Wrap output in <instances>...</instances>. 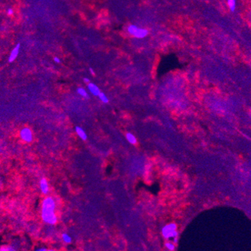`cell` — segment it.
Here are the masks:
<instances>
[{"label":"cell","mask_w":251,"mask_h":251,"mask_svg":"<svg viewBox=\"0 0 251 251\" xmlns=\"http://www.w3.org/2000/svg\"><path fill=\"white\" fill-rule=\"evenodd\" d=\"M55 199L53 197L45 198L42 202L41 207V218L45 223L50 225H55L57 223V216L56 214Z\"/></svg>","instance_id":"cell-1"},{"label":"cell","mask_w":251,"mask_h":251,"mask_svg":"<svg viewBox=\"0 0 251 251\" xmlns=\"http://www.w3.org/2000/svg\"><path fill=\"white\" fill-rule=\"evenodd\" d=\"M162 235L163 237L166 239H172L174 240V242H177V237H178V232H177V226L176 223H172L167 224V225L164 226L162 228Z\"/></svg>","instance_id":"cell-2"},{"label":"cell","mask_w":251,"mask_h":251,"mask_svg":"<svg viewBox=\"0 0 251 251\" xmlns=\"http://www.w3.org/2000/svg\"><path fill=\"white\" fill-rule=\"evenodd\" d=\"M127 31L130 36H134V38H137V39H143V38L146 37L148 34V31L146 29L140 28L134 24L130 25L127 27Z\"/></svg>","instance_id":"cell-3"},{"label":"cell","mask_w":251,"mask_h":251,"mask_svg":"<svg viewBox=\"0 0 251 251\" xmlns=\"http://www.w3.org/2000/svg\"><path fill=\"white\" fill-rule=\"evenodd\" d=\"M20 136L21 139L27 143L32 142V139H33V134H32V130L28 127H25V128L20 130Z\"/></svg>","instance_id":"cell-4"},{"label":"cell","mask_w":251,"mask_h":251,"mask_svg":"<svg viewBox=\"0 0 251 251\" xmlns=\"http://www.w3.org/2000/svg\"><path fill=\"white\" fill-rule=\"evenodd\" d=\"M20 43H18V44L14 47V49L12 50L11 54H10L9 58H8V62H9V63H12V62H14L16 60V58L17 57L18 54H19L20 53Z\"/></svg>","instance_id":"cell-5"},{"label":"cell","mask_w":251,"mask_h":251,"mask_svg":"<svg viewBox=\"0 0 251 251\" xmlns=\"http://www.w3.org/2000/svg\"><path fill=\"white\" fill-rule=\"evenodd\" d=\"M88 89L89 92L95 96H98L100 94L101 90L98 86L93 83H88Z\"/></svg>","instance_id":"cell-6"},{"label":"cell","mask_w":251,"mask_h":251,"mask_svg":"<svg viewBox=\"0 0 251 251\" xmlns=\"http://www.w3.org/2000/svg\"><path fill=\"white\" fill-rule=\"evenodd\" d=\"M40 190L43 194H47L49 193L48 181L46 178H42L40 181Z\"/></svg>","instance_id":"cell-7"},{"label":"cell","mask_w":251,"mask_h":251,"mask_svg":"<svg viewBox=\"0 0 251 251\" xmlns=\"http://www.w3.org/2000/svg\"><path fill=\"white\" fill-rule=\"evenodd\" d=\"M75 132H76V133H77V135L78 136H79L80 138L82 140L85 141V140L87 139L86 132H85V131L83 130V129L82 128V127H75Z\"/></svg>","instance_id":"cell-8"},{"label":"cell","mask_w":251,"mask_h":251,"mask_svg":"<svg viewBox=\"0 0 251 251\" xmlns=\"http://www.w3.org/2000/svg\"><path fill=\"white\" fill-rule=\"evenodd\" d=\"M125 136H126V139L127 140V141H128L130 144H136L137 143V138H136L135 135H133L132 133L127 132V134H126Z\"/></svg>","instance_id":"cell-9"},{"label":"cell","mask_w":251,"mask_h":251,"mask_svg":"<svg viewBox=\"0 0 251 251\" xmlns=\"http://www.w3.org/2000/svg\"><path fill=\"white\" fill-rule=\"evenodd\" d=\"M227 5L230 12H234L236 8V0H227Z\"/></svg>","instance_id":"cell-10"},{"label":"cell","mask_w":251,"mask_h":251,"mask_svg":"<svg viewBox=\"0 0 251 251\" xmlns=\"http://www.w3.org/2000/svg\"><path fill=\"white\" fill-rule=\"evenodd\" d=\"M77 93L79 94L80 96H82V97L88 98V92H87V91L85 90L84 88H82V87L77 88Z\"/></svg>","instance_id":"cell-11"},{"label":"cell","mask_w":251,"mask_h":251,"mask_svg":"<svg viewBox=\"0 0 251 251\" xmlns=\"http://www.w3.org/2000/svg\"><path fill=\"white\" fill-rule=\"evenodd\" d=\"M98 97H99V99H100V100L102 102H103V103L106 104L109 102V98L107 97V96H106V94L103 93V92H101L100 94H99V96H98Z\"/></svg>","instance_id":"cell-12"},{"label":"cell","mask_w":251,"mask_h":251,"mask_svg":"<svg viewBox=\"0 0 251 251\" xmlns=\"http://www.w3.org/2000/svg\"><path fill=\"white\" fill-rule=\"evenodd\" d=\"M61 238H62L63 242H64V243L70 244V243H71V242H72V239H71V236H70L69 235H68V234H66V233L62 234V235H61Z\"/></svg>","instance_id":"cell-13"},{"label":"cell","mask_w":251,"mask_h":251,"mask_svg":"<svg viewBox=\"0 0 251 251\" xmlns=\"http://www.w3.org/2000/svg\"><path fill=\"white\" fill-rule=\"evenodd\" d=\"M165 247H166V248L168 250L172 251L175 250V245H174V244L171 243V242H166L165 244Z\"/></svg>","instance_id":"cell-14"},{"label":"cell","mask_w":251,"mask_h":251,"mask_svg":"<svg viewBox=\"0 0 251 251\" xmlns=\"http://www.w3.org/2000/svg\"><path fill=\"white\" fill-rule=\"evenodd\" d=\"M7 14L8 15H13L14 14V10L12 8H8L7 9Z\"/></svg>","instance_id":"cell-15"},{"label":"cell","mask_w":251,"mask_h":251,"mask_svg":"<svg viewBox=\"0 0 251 251\" xmlns=\"http://www.w3.org/2000/svg\"><path fill=\"white\" fill-rule=\"evenodd\" d=\"M53 60H54V62H55V63H61V60H60V59L57 57H54V58H53Z\"/></svg>","instance_id":"cell-16"},{"label":"cell","mask_w":251,"mask_h":251,"mask_svg":"<svg viewBox=\"0 0 251 251\" xmlns=\"http://www.w3.org/2000/svg\"><path fill=\"white\" fill-rule=\"evenodd\" d=\"M38 251H46L47 250V248H40V249H37Z\"/></svg>","instance_id":"cell-17"},{"label":"cell","mask_w":251,"mask_h":251,"mask_svg":"<svg viewBox=\"0 0 251 251\" xmlns=\"http://www.w3.org/2000/svg\"><path fill=\"white\" fill-rule=\"evenodd\" d=\"M84 81H85L86 83H89V82H90V81H89V80L88 79V78H85V79H84Z\"/></svg>","instance_id":"cell-18"},{"label":"cell","mask_w":251,"mask_h":251,"mask_svg":"<svg viewBox=\"0 0 251 251\" xmlns=\"http://www.w3.org/2000/svg\"><path fill=\"white\" fill-rule=\"evenodd\" d=\"M89 71H91V72H92V75H94V73H95V72H94L93 69H92V68H89Z\"/></svg>","instance_id":"cell-19"}]
</instances>
